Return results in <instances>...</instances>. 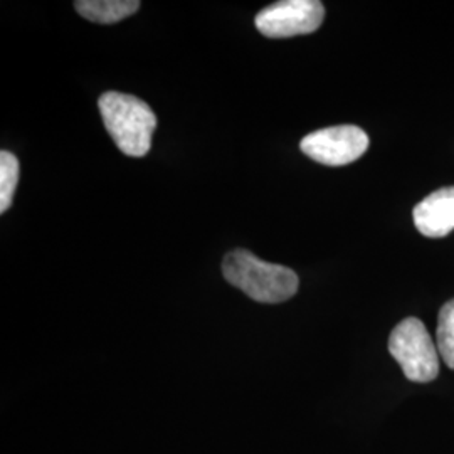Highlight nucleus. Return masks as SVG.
I'll return each mask as SVG.
<instances>
[{
    "label": "nucleus",
    "mask_w": 454,
    "mask_h": 454,
    "mask_svg": "<svg viewBox=\"0 0 454 454\" xmlns=\"http://www.w3.org/2000/svg\"><path fill=\"white\" fill-rule=\"evenodd\" d=\"M438 352L444 364L454 371V300L439 311Z\"/></svg>",
    "instance_id": "obj_9"
},
{
    "label": "nucleus",
    "mask_w": 454,
    "mask_h": 454,
    "mask_svg": "<svg viewBox=\"0 0 454 454\" xmlns=\"http://www.w3.org/2000/svg\"><path fill=\"white\" fill-rule=\"evenodd\" d=\"M19 160L11 152H0V212L7 211L12 204L19 182Z\"/></svg>",
    "instance_id": "obj_8"
},
{
    "label": "nucleus",
    "mask_w": 454,
    "mask_h": 454,
    "mask_svg": "<svg viewBox=\"0 0 454 454\" xmlns=\"http://www.w3.org/2000/svg\"><path fill=\"white\" fill-rule=\"evenodd\" d=\"M369 135L354 125L330 127L307 135L300 148L315 162L341 167L358 160L369 148Z\"/></svg>",
    "instance_id": "obj_5"
},
{
    "label": "nucleus",
    "mask_w": 454,
    "mask_h": 454,
    "mask_svg": "<svg viewBox=\"0 0 454 454\" xmlns=\"http://www.w3.org/2000/svg\"><path fill=\"white\" fill-rule=\"evenodd\" d=\"M414 224L426 238H444L454 229V187L427 195L414 207Z\"/></svg>",
    "instance_id": "obj_6"
},
{
    "label": "nucleus",
    "mask_w": 454,
    "mask_h": 454,
    "mask_svg": "<svg viewBox=\"0 0 454 454\" xmlns=\"http://www.w3.org/2000/svg\"><path fill=\"white\" fill-rule=\"evenodd\" d=\"M74 9L84 19L98 24H114L140 9L138 0H78Z\"/></svg>",
    "instance_id": "obj_7"
},
{
    "label": "nucleus",
    "mask_w": 454,
    "mask_h": 454,
    "mask_svg": "<svg viewBox=\"0 0 454 454\" xmlns=\"http://www.w3.org/2000/svg\"><path fill=\"white\" fill-rule=\"evenodd\" d=\"M223 275L227 283L239 288L258 303H283L298 292V276L281 264L256 258L246 249L227 253L223 261Z\"/></svg>",
    "instance_id": "obj_1"
},
{
    "label": "nucleus",
    "mask_w": 454,
    "mask_h": 454,
    "mask_svg": "<svg viewBox=\"0 0 454 454\" xmlns=\"http://www.w3.org/2000/svg\"><path fill=\"white\" fill-rule=\"evenodd\" d=\"M389 352L412 382H431L438 377V347L421 320L409 317L397 325L389 337Z\"/></svg>",
    "instance_id": "obj_3"
},
{
    "label": "nucleus",
    "mask_w": 454,
    "mask_h": 454,
    "mask_svg": "<svg viewBox=\"0 0 454 454\" xmlns=\"http://www.w3.org/2000/svg\"><path fill=\"white\" fill-rule=\"evenodd\" d=\"M98 106L116 146L129 157H145L157 129V116L145 101L108 91L101 95Z\"/></svg>",
    "instance_id": "obj_2"
},
{
    "label": "nucleus",
    "mask_w": 454,
    "mask_h": 454,
    "mask_svg": "<svg viewBox=\"0 0 454 454\" xmlns=\"http://www.w3.org/2000/svg\"><path fill=\"white\" fill-rule=\"evenodd\" d=\"M325 7L318 0H283L264 7L256 16V27L271 39L315 33L324 22Z\"/></svg>",
    "instance_id": "obj_4"
}]
</instances>
